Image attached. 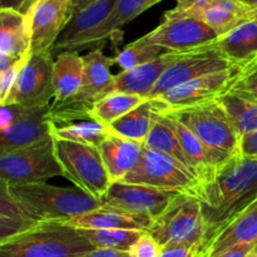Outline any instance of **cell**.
Wrapping results in <instances>:
<instances>
[{"mask_svg":"<svg viewBox=\"0 0 257 257\" xmlns=\"http://www.w3.org/2000/svg\"><path fill=\"white\" fill-rule=\"evenodd\" d=\"M163 53H166L163 48L150 43L143 35L140 39L125 45L114 58V63L119 65L122 70L133 69V68L157 59Z\"/></svg>","mask_w":257,"mask_h":257,"instance_id":"cell-34","label":"cell"},{"mask_svg":"<svg viewBox=\"0 0 257 257\" xmlns=\"http://www.w3.org/2000/svg\"><path fill=\"white\" fill-rule=\"evenodd\" d=\"M253 248H255V247H253ZM245 257H256V256H255V252H253V250H251L250 252H248Z\"/></svg>","mask_w":257,"mask_h":257,"instance_id":"cell-47","label":"cell"},{"mask_svg":"<svg viewBox=\"0 0 257 257\" xmlns=\"http://www.w3.org/2000/svg\"><path fill=\"white\" fill-rule=\"evenodd\" d=\"M29 55H28V57H29ZM28 57L25 58V59L20 60V62L15 63L14 65H12V67L8 68V69L0 72V105L4 104L8 95L12 92L13 87H14L15 82H17L18 79L20 69L23 68L24 63L27 62Z\"/></svg>","mask_w":257,"mask_h":257,"instance_id":"cell-36","label":"cell"},{"mask_svg":"<svg viewBox=\"0 0 257 257\" xmlns=\"http://www.w3.org/2000/svg\"><path fill=\"white\" fill-rule=\"evenodd\" d=\"M240 153L243 157L255 158L257 160V131L248 133L241 140Z\"/></svg>","mask_w":257,"mask_h":257,"instance_id":"cell-41","label":"cell"},{"mask_svg":"<svg viewBox=\"0 0 257 257\" xmlns=\"http://www.w3.org/2000/svg\"><path fill=\"white\" fill-rule=\"evenodd\" d=\"M4 185L22 210L38 223H65L100 207L99 201L77 187H58L47 181Z\"/></svg>","mask_w":257,"mask_h":257,"instance_id":"cell-2","label":"cell"},{"mask_svg":"<svg viewBox=\"0 0 257 257\" xmlns=\"http://www.w3.org/2000/svg\"><path fill=\"white\" fill-rule=\"evenodd\" d=\"M52 136L55 140L70 141L99 147L100 143L109 136L107 127L94 120L72 123L55 127L52 124Z\"/></svg>","mask_w":257,"mask_h":257,"instance_id":"cell-32","label":"cell"},{"mask_svg":"<svg viewBox=\"0 0 257 257\" xmlns=\"http://www.w3.org/2000/svg\"><path fill=\"white\" fill-rule=\"evenodd\" d=\"M198 198L205 221L201 251L257 201V160L237 155L202 183Z\"/></svg>","mask_w":257,"mask_h":257,"instance_id":"cell-1","label":"cell"},{"mask_svg":"<svg viewBox=\"0 0 257 257\" xmlns=\"http://www.w3.org/2000/svg\"><path fill=\"white\" fill-rule=\"evenodd\" d=\"M251 22H255L257 24V5H252L251 9Z\"/></svg>","mask_w":257,"mask_h":257,"instance_id":"cell-46","label":"cell"},{"mask_svg":"<svg viewBox=\"0 0 257 257\" xmlns=\"http://www.w3.org/2000/svg\"><path fill=\"white\" fill-rule=\"evenodd\" d=\"M65 225L85 230H140L147 232L153 225V220L99 207L92 212L72 218Z\"/></svg>","mask_w":257,"mask_h":257,"instance_id":"cell-24","label":"cell"},{"mask_svg":"<svg viewBox=\"0 0 257 257\" xmlns=\"http://www.w3.org/2000/svg\"><path fill=\"white\" fill-rule=\"evenodd\" d=\"M230 93L257 102V59L243 65Z\"/></svg>","mask_w":257,"mask_h":257,"instance_id":"cell-35","label":"cell"},{"mask_svg":"<svg viewBox=\"0 0 257 257\" xmlns=\"http://www.w3.org/2000/svg\"><path fill=\"white\" fill-rule=\"evenodd\" d=\"M253 252H255V256L257 257V245L255 246V248H253Z\"/></svg>","mask_w":257,"mask_h":257,"instance_id":"cell-48","label":"cell"},{"mask_svg":"<svg viewBox=\"0 0 257 257\" xmlns=\"http://www.w3.org/2000/svg\"><path fill=\"white\" fill-rule=\"evenodd\" d=\"M95 250L78 228L60 222H40L0 242V257H90Z\"/></svg>","mask_w":257,"mask_h":257,"instance_id":"cell-3","label":"cell"},{"mask_svg":"<svg viewBox=\"0 0 257 257\" xmlns=\"http://www.w3.org/2000/svg\"><path fill=\"white\" fill-rule=\"evenodd\" d=\"M97 2V0H72V5H73V13L78 12V10L83 9V8L88 7L92 3Z\"/></svg>","mask_w":257,"mask_h":257,"instance_id":"cell-45","label":"cell"},{"mask_svg":"<svg viewBox=\"0 0 257 257\" xmlns=\"http://www.w3.org/2000/svg\"><path fill=\"white\" fill-rule=\"evenodd\" d=\"M182 193L136 183L113 182L100 198V208L143 216L156 221Z\"/></svg>","mask_w":257,"mask_h":257,"instance_id":"cell-10","label":"cell"},{"mask_svg":"<svg viewBox=\"0 0 257 257\" xmlns=\"http://www.w3.org/2000/svg\"><path fill=\"white\" fill-rule=\"evenodd\" d=\"M215 42L206 47L186 52L163 73L150 98L160 97L163 93L202 75L235 67V64L218 50Z\"/></svg>","mask_w":257,"mask_h":257,"instance_id":"cell-14","label":"cell"},{"mask_svg":"<svg viewBox=\"0 0 257 257\" xmlns=\"http://www.w3.org/2000/svg\"><path fill=\"white\" fill-rule=\"evenodd\" d=\"M171 112V108L161 98H147L138 107L115 120L107 130L109 135L145 143L156 123Z\"/></svg>","mask_w":257,"mask_h":257,"instance_id":"cell-20","label":"cell"},{"mask_svg":"<svg viewBox=\"0 0 257 257\" xmlns=\"http://www.w3.org/2000/svg\"><path fill=\"white\" fill-rule=\"evenodd\" d=\"M215 45L232 64L243 67L257 59V24L243 23L232 32L218 37Z\"/></svg>","mask_w":257,"mask_h":257,"instance_id":"cell-26","label":"cell"},{"mask_svg":"<svg viewBox=\"0 0 257 257\" xmlns=\"http://www.w3.org/2000/svg\"><path fill=\"white\" fill-rule=\"evenodd\" d=\"M130 253L131 257H160L161 246L150 233L145 232L132 246Z\"/></svg>","mask_w":257,"mask_h":257,"instance_id":"cell-37","label":"cell"},{"mask_svg":"<svg viewBox=\"0 0 257 257\" xmlns=\"http://www.w3.org/2000/svg\"><path fill=\"white\" fill-rule=\"evenodd\" d=\"M252 5L242 0H216L195 15L207 24L217 37L232 32L246 22H251Z\"/></svg>","mask_w":257,"mask_h":257,"instance_id":"cell-23","label":"cell"},{"mask_svg":"<svg viewBox=\"0 0 257 257\" xmlns=\"http://www.w3.org/2000/svg\"><path fill=\"white\" fill-rule=\"evenodd\" d=\"M55 155L63 170V177L77 188L100 201L110 186L99 147L70 141L55 140Z\"/></svg>","mask_w":257,"mask_h":257,"instance_id":"cell-6","label":"cell"},{"mask_svg":"<svg viewBox=\"0 0 257 257\" xmlns=\"http://www.w3.org/2000/svg\"><path fill=\"white\" fill-rule=\"evenodd\" d=\"M147 98L140 97L136 94H128V93L122 92H113L102 100L97 103L93 108L90 117L94 122L100 123V124L110 125L130 113L131 110L135 109L136 107L143 103Z\"/></svg>","mask_w":257,"mask_h":257,"instance_id":"cell-30","label":"cell"},{"mask_svg":"<svg viewBox=\"0 0 257 257\" xmlns=\"http://www.w3.org/2000/svg\"><path fill=\"white\" fill-rule=\"evenodd\" d=\"M198 246L188 247V246H166L161 248L160 257H197Z\"/></svg>","mask_w":257,"mask_h":257,"instance_id":"cell-40","label":"cell"},{"mask_svg":"<svg viewBox=\"0 0 257 257\" xmlns=\"http://www.w3.org/2000/svg\"><path fill=\"white\" fill-rule=\"evenodd\" d=\"M90 257H131L128 251L112 250V248H97Z\"/></svg>","mask_w":257,"mask_h":257,"instance_id":"cell-44","label":"cell"},{"mask_svg":"<svg viewBox=\"0 0 257 257\" xmlns=\"http://www.w3.org/2000/svg\"><path fill=\"white\" fill-rule=\"evenodd\" d=\"M170 113L195 133L212 152L226 158L241 155L240 136L218 100L198 107L171 110Z\"/></svg>","mask_w":257,"mask_h":257,"instance_id":"cell-5","label":"cell"},{"mask_svg":"<svg viewBox=\"0 0 257 257\" xmlns=\"http://www.w3.org/2000/svg\"><path fill=\"white\" fill-rule=\"evenodd\" d=\"M117 0H97L73 14L52 48L53 57L63 52H78L85 40L107 20Z\"/></svg>","mask_w":257,"mask_h":257,"instance_id":"cell-16","label":"cell"},{"mask_svg":"<svg viewBox=\"0 0 257 257\" xmlns=\"http://www.w3.org/2000/svg\"><path fill=\"white\" fill-rule=\"evenodd\" d=\"M160 2L162 0H117L107 20L85 40L82 49L112 37L123 25Z\"/></svg>","mask_w":257,"mask_h":257,"instance_id":"cell-27","label":"cell"},{"mask_svg":"<svg viewBox=\"0 0 257 257\" xmlns=\"http://www.w3.org/2000/svg\"><path fill=\"white\" fill-rule=\"evenodd\" d=\"M257 243V205L238 217L213 238L205 248L198 251L197 257H220L238 245Z\"/></svg>","mask_w":257,"mask_h":257,"instance_id":"cell-22","label":"cell"},{"mask_svg":"<svg viewBox=\"0 0 257 257\" xmlns=\"http://www.w3.org/2000/svg\"><path fill=\"white\" fill-rule=\"evenodd\" d=\"M241 69L242 67L235 65L228 69L202 75L178 85L157 98L167 103L171 110L186 109L217 102L220 98L230 93Z\"/></svg>","mask_w":257,"mask_h":257,"instance_id":"cell-13","label":"cell"},{"mask_svg":"<svg viewBox=\"0 0 257 257\" xmlns=\"http://www.w3.org/2000/svg\"><path fill=\"white\" fill-rule=\"evenodd\" d=\"M83 59L84 74L77 94L65 102L50 104L49 117L55 127L93 120L90 113L94 105L114 92V75L110 73L114 58L104 55L98 48L84 55Z\"/></svg>","mask_w":257,"mask_h":257,"instance_id":"cell-4","label":"cell"},{"mask_svg":"<svg viewBox=\"0 0 257 257\" xmlns=\"http://www.w3.org/2000/svg\"><path fill=\"white\" fill-rule=\"evenodd\" d=\"M50 105L33 108L25 117L0 131V153L32 147L52 140Z\"/></svg>","mask_w":257,"mask_h":257,"instance_id":"cell-17","label":"cell"},{"mask_svg":"<svg viewBox=\"0 0 257 257\" xmlns=\"http://www.w3.org/2000/svg\"><path fill=\"white\" fill-rule=\"evenodd\" d=\"M84 74V59L78 52H63L53 65L54 99L52 103H62L74 97L80 89Z\"/></svg>","mask_w":257,"mask_h":257,"instance_id":"cell-25","label":"cell"},{"mask_svg":"<svg viewBox=\"0 0 257 257\" xmlns=\"http://www.w3.org/2000/svg\"><path fill=\"white\" fill-rule=\"evenodd\" d=\"M78 230L97 248H112L128 252L146 232L140 230Z\"/></svg>","mask_w":257,"mask_h":257,"instance_id":"cell-33","label":"cell"},{"mask_svg":"<svg viewBox=\"0 0 257 257\" xmlns=\"http://www.w3.org/2000/svg\"><path fill=\"white\" fill-rule=\"evenodd\" d=\"M53 65L52 52L30 53L4 104H19L27 108L52 104L54 99Z\"/></svg>","mask_w":257,"mask_h":257,"instance_id":"cell-12","label":"cell"},{"mask_svg":"<svg viewBox=\"0 0 257 257\" xmlns=\"http://www.w3.org/2000/svg\"><path fill=\"white\" fill-rule=\"evenodd\" d=\"M161 248L166 246H198L205 237V221L200 198L181 195L168 210L153 221L147 231Z\"/></svg>","mask_w":257,"mask_h":257,"instance_id":"cell-7","label":"cell"},{"mask_svg":"<svg viewBox=\"0 0 257 257\" xmlns=\"http://www.w3.org/2000/svg\"><path fill=\"white\" fill-rule=\"evenodd\" d=\"M145 38L166 52H190L211 44L218 37L195 15L168 10L165 13L163 22Z\"/></svg>","mask_w":257,"mask_h":257,"instance_id":"cell-11","label":"cell"},{"mask_svg":"<svg viewBox=\"0 0 257 257\" xmlns=\"http://www.w3.org/2000/svg\"><path fill=\"white\" fill-rule=\"evenodd\" d=\"M37 225L38 222L33 221L9 195L7 186L0 182V242Z\"/></svg>","mask_w":257,"mask_h":257,"instance_id":"cell-29","label":"cell"},{"mask_svg":"<svg viewBox=\"0 0 257 257\" xmlns=\"http://www.w3.org/2000/svg\"><path fill=\"white\" fill-rule=\"evenodd\" d=\"M256 205H257V201H256Z\"/></svg>","mask_w":257,"mask_h":257,"instance_id":"cell-49","label":"cell"},{"mask_svg":"<svg viewBox=\"0 0 257 257\" xmlns=\"http://www.w3.org/2000/svg\"><path fill=\"white\" fill-rule=\"evenodd\" d=\"M119 182L151 186L158 190L171 191L198 197L201 183L196 176L183 166L163 153L146 147L137 167Z\"/></svg>","mask_w":257,"mask_h":257,"instance_id":"cell-8","label":"cell"},{"mask_svg":"<svg viewBox=\"0 0 257 257\" xmlns=\"http://www.w3.org/2000/svg\"><path fill=\"white\" fill-rule=\"evenodd\" d=\"M33 108L23 107L19 104H4L0 105V131L5 130L13 123L18 122L23 117L29 113V110Z\"/></svg>","mask_w":257,"mask_h":257,"instance_id":"cell-38","label":"cell"},{"mask_svg":"<svg viewBox=\"0 0 257 257\" xmlns=\"http://www.w3.org/2000/svg\"><path fill=\"white\" fill-rule=\"evenodd\" d=\"M227 112L236 132L242 137L257 131V102L227 93L218 99Z\"/></svg>","mask_w":257,"mask_h":257,"instance_id":"cell-31","label":"cell"},{"mask_svg":"<svg viewBox=\"0 0 257 257\" xmlns=\"http://www.w3.org/2000/svg\"><path fill=\"white\" fill-rule=\"evenodd\" d=\"M143 145L146 147L151 148V150L157 151V152L168 156L173 161L183 166L188 172L196 176L190 162H188L187 157H186L185 151H183L182 146H181L180 138H178L176 128L173 125L172 118L168 114H166L165 117H162L156 123V125L151 131L148 137L146 138Z\"/></svg>","mask_w":257,"mask_h":257,"instance_id":"cell-28","label":"cell"},{"mask_svg":"<svg viewBox=\"0 0 257 257\" xmlns=\"http://www.w3.org/2000/svg\"><path fill=\"white\" fill-rule=\"evenodd\" d=\"M143 150L145 145L137 141L108 136L99 145V151L110 182H119L132 172L141 162Z\"/></svg>","mask_w":257,"mask_h":257,"instance_id":"cell-21","label":"cell"},{"mask_svg":"<svg viewBox=\"0 0 257 257\" xmlns=\"http://www.w3.org/2000/svg\"><path fill=\"white\" fill-rule=\"evenodd\" d=\"M30 54V28L25 13L0 8V72Z\"/></svg>","mask_w":257,"mask_h":257,"instance_id":"cell-18","label":"cell"},{"mask_svg":"<svg viewBox=\"0 0 257 257\" xmlns=\"http://www.w3.org/2000/svg\"><path fill=\"white\" fill-rule=\"evenodd\" d=\"M185 53L186 52H166L152 62L146 63L133 69L122 70L114 75V92L150 98L163 73L173 63L177 62Z\"/></svg>","mask_w":257,"mask_h":257,"instance_id":"cell-19","label":"cell"},{"mask_svg":"<svg viewBox=\"0 0 257 257\" xmlns=\"http://www.w3.org/2000/svg\"><path fill=\"white\" fill-rule=\"evenodd\" d=\"M30 28V53L52 52L73 17L72 0H34L25 13Z\"/></svg>","mask_w":257,"mask_h":257,"instance_id":"cell-15","label":"cell"},{"mask_svg":"<svg viewBox=\"0 0 257 257\" xmlns=\"http://www.w3.org/2000/svg\"><path fill=\"white\" fill-rule=\"evenodd\" d=\"M257 245V243H248V245H238L236 247L231 248L230 251H227L226 253H223L222 256L220 257H245L250 252L251 250H253V247Z\"/></svg>","mask_w":257,"mask_h":257,"instance_id":"cell-43","label":"cell"},{"mask_svg":"<svg viewBox=\"0 0 257 257\" xmlns=\"http://www.w3.org/2000/svg\"><path fill=\"white\" fill-rule=\"evenodd\" d=\"M216 0H176V7L173 8L175 13H185V14L196 15L212 4Z\"/></svg>","mask_w":257,"mask_h":257,"instance_id":"cell-39","label":"cell"},{"mask_svg":"<svg viewBox=\"0 0 257 257\" xmlns=\"http://www.w3.org/2000/svg\"><path fill=\"white\" fill-rule=\"evenodd\" d=\"M58 176L63 177V170L55 155L54 138L32 147L0 153V182H40Z\"/></svg>","mask_w":257,"mask_h":257,"instance_id":"cell-9","label":"cell"},{"mask_svg":"<svg viewBox=\"0 0 257 257\" xmlns=\"http://www.w3.org/2000/svg\"><path fill=\"white\" fill-rule=\"evenodd\" d=\"M33 2L34 0H0V8H8V9L27 13Z\"/></svg>","mask_w":257,"mask_h":257,"instance_id":"cell-42","label":"cell"}]
</instances>
